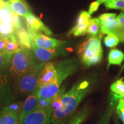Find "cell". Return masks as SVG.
<instances>
[{
  "label": "cell",
  "mask_w": 124,
  "mask_h": 124,
  "mask_svg": "<svg viewBox=\"0 0 124 124\" xmlns=\"http://www.w3.org/2000/svg\"><path fill=\"white\" fill-rule=\"evenodd\" d=\"M93 88V82L89 79L80 80L74 84L64 94L63 108L59 111L52 113L51 123L64 120L73 113L85 98L91 92Z\"/></svg>",
  "instance_id": "obj_1"
},
{
  "label": "cell",
  "mask_w": 124,
  "mask_h": 124,
  "mask_svg": "<svg viewBox=\"0 0 124 124\" xmlns=\"http://www.w3.org/2000/svg\"><path fill=\"white\" fill-rule=\"evenodd\" d=\"M57 75L52 83L38 89L39 97L51 99L59 90L62 83L67 78L74 74L78 69V63L74 59L60 62L56 67Z\"/></svg>",
  "instance_id": "obj_2"
},
{
  "label": "cell",
  "mask_w": 124,
  "mask_h": 124,
  "mask_svg": "<svg viewBox=\"0 0 124 124\" xmlns=\"http://www.w3.org/2000/svg\"><path fill=\"white\" fill-rule=\"evenodd\" d=\"M36 63L31 49L21 48L18 52L12 55L9 71L15 86Z\"/></svg>",
  "instance_id": "obj_3"
},
{
  "label": "cell",
  "mask_w": 124,
  "mask_h": 124,
  "mask_svg": "<svg viewBox=\"0 0 124 124\" xmlns=\"http://www.w3.org/2000/svg\"><path fill=\"white\" fill-rule=\"evenodd\" d=\"M77 54L82 64L90 67L99 63L103 58L101 36H91L77 48Z\"/></svg>",
  "instance_id": "obj_4"
},
{
  "label": "cell",
  "mask_w": 124,
  "mask_h": 124,
  "mask_svg": "<svg viewBox=\"0 0 124 124\" xmlns=\"http://www.w3.org/2000/svg\"><path fill=\"white\" fill-rule=\"evenodd\" d=\"M45 63H37L26 73L15 87L16 91L21 95H29L38 89V82L40 72Z\"/></svg>",
  "instance_id": "obj_5"
},
{
  "label": "cell",
  "mask_w": 124,
  "mask_h": 124,
  "mask_svg": "<svg viewBox=\"0 0 124 124\" xmlns=\"http://www.w3.org/2000/svg\"><path fill=\"white\" fill-rule=\"evenodd\" d=\"M12 82L8 69L0 70V103L2 106H7L15 101Z\"/></svg>",
  "instance_id": "obj_6"
},
{
  "label": "cell",
  "mask_w": 124,
  "mask_h": 124,
  "mask_svg": "<svg viewBox=\"0 0 124 124\" xmlns=\"http://www.w3.org/2000/svg\"><path fill=\"white\" fill-rule=\"evenodd\" d=\"M27 29L30 35L31 41L39 47L46 49H54L60 47L64 42L60 40L51 38L43 35L41 32L27 26Z\"/></svg>",
  "instance_id": "obj_7"
},
{
  "label": "cell",
  "mask_w": 124,
  "mask_h": 124,
  "mask_svg": "<svg viewBox=\"0 0 124 124\" xmlns=\"http://www.w3.org/2000/svg\"><path fill=\"white\" fill-rule=\"evenodd\" d=\"M52 108L48 109H35L25 116L20 124H50L52 117Z\"/></svg>",
  "instance_id": "obj_8"
},
{
  "label": "cell",
  "mask_w": 124,
  "mask_h": 124,
  "mask_svg": "<svg viewBox=\"0 0 124 124\" xmlns=\"http://www.w3.org/2000/svg\"><path fill=\"white\" fill-rule=\"evenodd\" d=\"M57 75L56 68L52 62L45 63L40 72L37 88L48 85L55 80Z\"/></svg>",
  "instance_id": "obj_9"
},
{
  "label": "cell",
  "mask_w": 124,
  "mask_h": 124,
  "mask_svg": "<svg viewBox=\"0 0 124 124\" xmlns=\"http://www.w3.org/2000/svg\"><path fill=\"white\" fill-rule=\"evenodd\" d=\"M100 20L101 31L103 34H117V20L116 15L114 13H105L99 16Z\"/></svg>",
  "instance_id": "obj_10"
},
{
  "label": "cell",
  "mask_w": 124,
  "mask_h": 124,
  "mask_svg": "<svg viewBox=\"0 0 124 124\" xmlns=\"http://www.w3.org/2000/svg\"><path fill=\"white\" fill-rule=\"evenodd\" d=\"M32 49L36 58L41 62H47L63 53V49L59 47L54 49H46L39 47L31 41Z\"/></svg>",
  "instance_id": "obj_11"
},
{
  "label": "cell",
  "mask_w": 124,
  "mask_h": 124,
  "mask_svg": "<svg viewBox=\"0 0 124 124\" xmlns=\"http://www.w3.org/2000/svg\"><path fill=\"white\" fill-rule=\"evenodd\" d=\"M0 22L10 23L15 29L23 27L20 16L15 13L7 4L0 9Z\"/></svg>",
  "instance_id": "obj_12"
},
{
  "label": "cell",
  "mask_w": 124,
  "mask_h": 124,
  "mask_svg": "<svg viewBox=\"0 0 124 124\" xmlns=\"http://www.w3.org/2000/svg\"><path fill=\"white\" fill-rule=\"evenodd\" d=\"M90 19V15L88 12L85 11L80 12L78 17L77 24L70 31L69 36L72 34L75 36H80L85 35L87 33V29Z\"/></svg>",
  "instance_id": "obj_13"
},
{
  "label": "cell",
  "mask_w": 124,
  "mask_h": 124,
  "mask_svg": "<svg viewBox=\"0 0 124 124\" xmlns=\"http://www.w3.org/2000/svg\"><path fill=\"white\" fill-rule=\"evenodd\" d=\"M39 97L38 89L29 94L24 102L22 111L19 116V122L21 121L25 116L36 108Z\"/></svg>",
  "instance_id": "obj_14"
},
{
  "label": "cell",
  "mask_w": 124,
  "mask_h": 124,
  "mask_svg": "<svg viewBox=\"0 0 124 124\" xmlns=\"http://www.w3.org/2000/svg\"><path fill=\"white\" fill-rule=\"evenodd\" d=\"M26 20V25L35 30L40 32H43L47 35H52V32L48 28L46 27L39 18L37 17L32 12H30L25 17Z\"/></svg>",
  "instance_id": "obj_15"
},
{
  "label": "cell",
  "mask_w": 124,
  "mask_h": 124,
  "mask_svg": "<svg viewBox=\"0 0 124 124\" xmlns=\"http://www.w3.org/2000/svg\"><path fill=\"white\" fill-rule=\"evenodd\" d=\"M7 4L15 13L24 18L31 12L25 0H8Z\"/></svg>",
  "instance_id": "obj_16"
},
{
  "label": "cell",
  "mask_w": 124,
  "mask_h": 124,
  "mask_svg": "<svg viewBox=\"0 0 124 124\" xmlns=\"http://www.w3.org/2000/svg\"><path fill=\"white\" fill-rule=\"evenodd\" d=\"M15 36L17 41L22 48L31 49H32L31 39L28 31L25 28L23 27L15 30Z\"/></svg>",
  "instance_id": "obj_17"
},
{
  "label": "cell",
  "mask_w": 124,
  "mask_h": 124,
  "mask_svg": "<svg viewBox=\"0 0 124 124\" xmlns=\"http://www.w3.org/2000/svg\"><path fill=\"white\" fill-rule=\"evenodd\" d=\"M91 110L90 107L85 106L77 113L74 114L70 120L68 124H82L87 120L90 114Z\"/></svg>",
  "instance_id": "obj_18"
},
{
  "label": "cell",
  "mask_w": 124,
  "mask_h": 124,
  "mask_svg": "<svg viewBox=\"0 0 124 124\" xmlns=\"http://www.w3.org/2000/svg\"><path fill=\"white\" fill-rule=\"evenodd\" d=\"M66 92V88L64 87H61L51 98V108L53 112L59 111L63 108V98Z\"/></svg>",
  "instance_id": "obj_19"
},
{
  "label": "cell",
  "mask_w": 124,
  "mask_h": 124,
  "mask_svg": "<svg viewBox=\"0 0 124 124\" xmlns=\"http://www.w3.org/2000/svg\"><path fill=\"white\" fill-rule=\"evenodd\" d=\"M117 101L118 100H116L113 95L111 96L110 99V102L108 103V108L105 110L104 113L102 116L98 124H109L113 110H114V108L116 105Z\"/></svg>",
  "instance_id": "obj_20"
},
{
  "label": "cell",
  "mask_w": 124,
  "mask_h": 124,
  "mask_svg": "<svg viewBox=\"0 0 124 124\" xmlns=\"http://www.w3.org/2000/svg\"><path fill=\"white\" fill-rule=\"evenodd\" d=\"M124 59V54L117 49H113L110 51L108 55V69L111 65L121 66Z\"/></svg>",
  "instance_id": "obj_21"
},
{
  "label": "cell",
  "mask_w": 124,
  "mask_h": 124,
  "mask_svg": "<svg viewBox=\"0 0 124 124\" xmlns=\"http://www.w3.org/2000/svg\"><path fill=\"white\" fill-rule=\"evenodd\" d=\"M112 95L116 100L124 98V80L123 78L118 79L113 83L110 86Z\"/></svg>",
  "instance_id": "obj_22"
},
{
  "label": "cell",
  "mask_w": 124,
  "mask_h": 124,
  "mask_svg": "<svg viewBox=\"0 0 124 124\" xmlns=\"http://www.w3.org/2000/svg\"><path fill=\"white\" fill-rule=\"evenodd\" d=\"M19 122V116L10 111L2 110L0 114V124H17Z\"/></svg>",
  "instance_id": "obj_23"
},
{
  "label": "cell",
  "mask_w": 124,
  "mask_h": 124,
  "mask_svg": "<svg viewBox=\"0 0 124 124\" xmlns=\"http://www.w3.org/2000/svg\"><path fill=\"white\" fill-rule=\"evenodd\" d=\"M87 33L91 36H101L102 34L101 31L100 20L99 18H91L88 25Z\"/></svg>",
  "instance_id": "obj_24"
},
{
  "label": "cell",
  "mask_w": 124,
  "mask_h": 124,
  "mask_svg": "<svg viewBox=\"0 0 124 124\" xmlns=\"http://www.w3.org/2000/svg\"><path fill=\"white\" fill-rule=\"evenodd\" d=\"M8 36L9 37V40L5 46L4 51L9 54L13 55L18 52L22 47L18 44L15 35H10Z\"/></svg>",
  "instance_id": "obj_25"
},
{
  "label": "cell",
  "mask_w": 124,
  "mask_h": 124,
  "mask_svg": "<svg viewBox=\"0 0 124 124\" xmlns=\"http://www.w3.org/2000/svg\"><path fill=\"white\" fill-rule=\"evenodd\" d=\"M117 29L116 36L121 42H124V13H121L117 17Z\"/></svg>",
  "instance_id": "obj_26"
},
{
  "label": "cell",
  "mask_w": 124,
  "mask_h": 124,
  "mask_svg": "<svg viewBox=\"0 0 124 124\" xmlns=\"http://www.w3.org/2000/svg\"><path fill=\"white\" fill-rule=\"evenodd\" d=\"M23 105H24V102L23 101L13 102L3 108L2 110H3L10 111V112L15 113V114L20 116V113L22 111Z\"/></svg>",
  "instance_id": "obj_27"
},
{
  "label": "cell",
  "mask_w": 124,
  "mask_h": 124,
  "mask_svg": "<svg viewBox=\"0 0 124 124\" xmlns=\"http://www.w3.org/2000/svg\"><path fill=\"white\" fill-rule=\"evenodd\" d=\"M12 55L4 51L0 52V70L9 69Z\"/></svg>",
  "instance_id": "obj_28"
},
{
  "label": "cell",
  "mask_w": 124,
  "mask_h": 124,
  "mask_svg": "<svg viewBox=\"0 0 124 124\" xmlns=\"http://www.w3.org/2000/svg\"><path fill=\"white\" fill-rule=\"evenodd\" d=\"M105 6L107 9H118L124 12V0H107Z\"/></svg>",
  "instance_id": "obj_29"
},
{
  "label": "cell",
  "mask_w": 124,
  "mask_h": 124,
  "mask_svg": "<svg viewBox=\"0 0 124 124\" xmlns=\"http://www.w3.org/2000/svg\"><path fill=\"white\" fill-rule=\"evenodd\" d=\"M120 42V39L113 34H109L104 39V43L108 47L112 48L116 46Z\"/></svg>",
  "instance_id": "obj_30"
},
{
  "label": "cell",
  "mask_w": 124,
  "mask_h": 124,
  "mask_svg": "<svg viewBox=\"0 0 124 124\" xmlns=\"http://www.w3.org/2000/svg\"><path fill=\"white\" fill-rule=\"evenodd\" d=\"M1 27L2 29V36H8L15 35V28L12 24L7 22H1Z\"/></svg>",
  "instance_id": "obj_31"
},
{
  "label": "cell",
  "mask_w": 124,
  "mask_h": 124,
  "mask_svg": "<svg viewBox=\"0 0 124 124\" xmlns=\"http://www.w3.org/2000/svg\"><path fill=\"white\" fill-rule=\"evenodd\" d=\"M51 99L39 97L38 104L36 109H48L51 108Z\"/></svg>",
  "instance_id": "obj_32"
},
{
  "label": "cell",
  "mask_w": 124,
  "mask_h": 124,
  "mask_svg": "<svg viewBox=\"0 0 124 124\" xmlns=\"http://www.w3.org/2000/svg\"><path fill=\"white\" fill-rule=\"evenodd\" d=\"M116 110L118 115L124 123V98L118 100Z\"/></svg>",
  "instance_id": "obj_33"
},
{
  "label": "cell",
  "mask_w": 124,
  "mask_h": 124,
  "mask_svg": "<svg viewBox=\"0 0 124 124\" xmlns=\"http://www.w3.org/2000/svg\"><path fill=\"white\" fill-rule=\"evenodd\" d=\"M9 40V39L8 36L1 35V36L0 37V52L4 51Z\"/></svg>",
  "instance_id": "obj_34"
},
{
  "label": "cell",
  "mask_w": 124,
  "mask_h": 124,
  "mask_svg": "<svg viewBox=\"0 0 124 124\" xmlns=\"http://www.w3.org/2000/svg\"><path fill=\"white\" fill-rule=\"evenodd\" d=\"M100 4H99L97 1H95V2H93L90 4V6L89 9V13L90 15H92L94 13V12L97 11L99 7H100Z\"/></svg>",
  "instance_id": "obj_35"
},
{
  "label": "cell",
  "mask_w": 124,
  "mask_h": 124,
  "mask_svg": "<svg viewBox=\"0 0 124 124\" xmlns=\"http://www.w3.org/2000/svg\"><path fill=\"white\" fill-rule=\"evenodd\" d=\"M51 124H67V120L66 119H64V120L58 121L53 122V123H51Z\"/></svg>",
  "instance_id": "obj_36"
},
{
  "label": "cell",
  "mask_w": 124,
  "mask_h": 124,
  "mask_svg": "<svg viewBox=\"0 0 124 124\" xmlns=\"http://www.w3.org/2000/svg\"><path fill=\"white\" fill-rule=\"evenodd\" d=\"M6 4H7V2H5L4 0H0V9H1L3 6H4Z\"/></svg>",
  "instance_id": "obj_37"
},
{
  "label": "cell",
  "mask_w": 124,
  "mask_h": 124,
  "mask_svg": "<svg viewBox=\"0 0 124 124\" xmlns=\"http://www.w3.org/2000/svg\"><path fill=\"white\" fill-rule=\"evenodd\" d=\"M107 0H97V2L101 5V4H102V3L105 2Z\"/></svg>",
  "instance_id": "obj_38"
},
{
  "label": "cell",
  "mask_w": 124,
  "mask_h": 124,
  "mask_svg": "<svg viewBox=\"0 0 124 124\" xmlns=\"http://www.w3.org/2000/svg\"><path fill=\"white\" fill-rule=\"evenodd\" d=\"M0 35H2V27H1V22H0Z\"/></svg>",
  "instance_id": "obj_39"
},
{
  "label": "cell",
  "mask_w": 124,
  "mask_h": 124,
  "mask_svg": "<svg viewBox=\"0 0 124 124\" xmlns=\"http://www.w3.org/2000/svg\"><path fill=\"white\" fill-rule=\"evenodd\" d=\"M124 65H123V66H122V67L121 69V71H120V73H121V72H122V71L124 70Z\"/></svg>",
  "instance_id": "obj_40"
},
{
  "label": "cell",
  "mask_w": 124,
  "mask_h": 124,
  "mask_svg": "<svg viewBox=\"0 0 124 124\" xmlns=\"http://www.w3.org/2000/svg\"><path fill=\"white\" fill-rule=\"evenodd\" d=\"M2 106H3L2 105V104H1V103H0V114H1V111H2V110H1V107H2Z\"/></svg>",
  "instance_id": "obj_41"
},
{
  "label": "cell",
  "mask_w": 124,
  "mask_h": 124,
  "mask_svg": "<svg viewBox=\"0 0 124 124\" xmlns=\"http://www.w3.org/2000/svg\"><path fill=\"white\" fill-rule=\"evenodd\" d=\"M17 124H20V122H18V123H17Z\"/></svg>",
  "instance_id": "obj_42"
},
{
  "label": "cell",
  "mask_w": 124,
  "mask_h": 124,
  "mask_svg": "<svg viewBox=\"0 0 124 124\" xmlns=\"http://www.w3.org/2000/svg\"><path fill=\"white\" fill-rule=\"evenodd\" d=\"M1 35H0V37H1Z\"/></svg>",
  "instance_id": "obj_43"
}]
</instances>
